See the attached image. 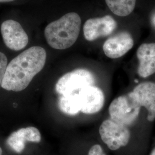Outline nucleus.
I'll use <instances>...</instances> for the list:
<instances>
[{
	"mask_svg": "<svg viewBox=\"0 0 155 155\" xmlns=\"http://www.w3.org/2000/svg\"><path fill=\"white\" fill-rule=\"evenodd\" d=\"M141 107L132 92H130L113 100L109 107V113L111 120L127 127L137 118Z\"/></svg>",
	"mask_w": 155,
	"mask_h": 155,
	"instance_id": "obj_3",
	"label": "nucleus"
},
{
	"mask_svg": "<svg viewBox=\"0 0 155 155\" xmlns=\"http://www.w3.org/2000/svg\"><path fill=\"white\" fill-rule=\"evenodd\" d=\"M81 112L95 114L99 112L105 104V95L101 89L94 85L84 87L78 91Z\"/></svg>",
	"mask_w": 155,
	"mask_h": 155,
	"instance_id": "obj_8",
	"label": "nucleus"
},
{
	"mask_svg": "<svg viewBox=\"0 0 155 155\" xmlns=\"http://www.w3.org/2000/svg\"><path fill=\"white\" fill-rule=\"evenodd\" d=\"M41 134L36 127L21 128L12 133L6 141L8 146L16 153H21L25 148V142L39 143Z\"/></svg>",
	"mask_w": 155,
	"mask_h": 155,
	"instance_id": "obj_11",
	"label": "nucleus"
},
{
	"mask_svg": "<svg viewBox=\"0 0 155 155\" xmlns=\"http://www.w3.org/2000/svg\"><path fill=\"white\" fill-rule=\"evenodd\" d=\"M46 58L45 50L39 46L23 51L8 64L1 87L15 92L26 89L45 67Z\"/></svg>",
	"mask_w": 155,
	"mask_h": 155,
	"instance_id": "obj_1",
	"label": "nucleus"
},
{
	"mask_svg": "<svg viewBox=\"0 0 155 155\" xmlns=\"http://www.w3.org/2000/svg\"><path fill=\"white\" fill-rule=\"evenodd\" d=\"M150 155H155V148L152 151V152H151Z\"/></svg>",
	"mask_w": 155,
	"mask_h": 155,
	"instance_id": "obj_18",
	"label": "nucleus"
},
{
	"mask_svg": "<svg viewBox=\"0 0 155 155\" xmlns=\"http://www.w3.org/2000/svg\"><path fill=\"white\" fill-rule=\"evenodd\" d=\"M1 32L5 45L11 50L20 51L28 45V35L16 21L8 20L2 22Z\"/></svg>",
	"mask_w": 155,
	"mask_h": 155,
	"instance_id": "obj_6",
	"label": "nucleus"
},
{
	"mask_svg": "<svg viewBox=\"0 0 155 155\" xmlns=\"http://www.w3.org/2000/svg\"><path fill=\"white\" fill-rule=\"evenodd\" d=\"M139 61L137 73L140 77L147 78L155 73V43H144L137 51Z\"/></svg>",
	"mask_w": 155,
	"mask_h": 155,
	"instance_id": "obj_12",
	"label": "nucleus"
},
{
	"mask_svg": "<svg viewBox=\"0 0 155 155\" xmlns=\"http://www.w3.org/2000/svg\"><path fill=\"white\" fill-rule=\"evenodd\" d=\"M116 27V21L111 16L106 15L87 20L83 26V33L85 39L92 41L110 35Z\"/></svg>",
	"mask_w": 155,
	"mask_h": 155,
	"instance_id": "obj_7",
	"label": "nucleus"
},
{
	"mask_svg": "<svg viewBox=\"0 0 155 155\" xmlns=\"http://www.w3.org/2000/svg\"><path fill=\"white\" fill-rule=\"evenodd\" d=\"M140 105L148 111L147 119L152 122L155 119V83L145 82L138 84L132 91Z\"/></svg>",
	"mask_w": 155,
	"mask_h": 155,
	"instance_id": "obj_10",
	"label": "nucleus"
},
{
	"mask_svg": "<svg viewBox=\"0 0 155 155\" xmlns=\"http://www.w3.org/2000/svg\"><path fill=\"white\" fill-rule=\"evenodd\" d=\"M81 25V19L77 13H67L45 27V35L47 42L56 50L68 48L76 42Z\"/></svg>",
	"mask_w": 155,
	"mask_h": 155,
	"instance_id": "obj_2",
	"label": "nucleus"
},
{
	"mask_svg": "<svg viewBox=\"0 0 155 155\" xmlns=\"http://www.w3.org/2000/svg\"><path fill=\"white\" fill-rule=\"evenodd\" d=\"M2 155V149L0 147V155Z\"/></svg>",
	"mask_w": 155,
	"mask_h": 155,
	"instance_id": "obj_19",
	"label": "nucleus"
},
{
	"mask_svg": "<svg viewBox=\"0 0 155 155\" xmlns=\"http://www.w3.org/2000/svg\"><path fill=\"white\" fill-rule=\"evenodd\" d=\"M99 132L103 142L111 150H116L127 145L130 137L127 127L111 119L106 120L101 124Z\"/></svg>",
	"mask_w": 155,
	"mask_h": 155,
	"instance_id": "obj_5",
	"label": "nucleus"
},
{
	"mask_svg": "<svg viewBox=\"0 0 155 155\" xmlns=\"http://www.w3.org/2000/svg\"><path fill=\"white\" fill-rule=\"evenodd\" d=\"M134 41L131 35L122 32L107 39L103 45L106 56L111 59H117L126 54L131 50Z\"/></svg>",
	"mask_w": 155,
	"mask_h": 155,
	"instance_id": "obj_9",
	"label": "nucleus"
},
{
	"mask_svg": "<svg viewBox=\"0 0 155 155\" xmlns=\"http://www.w3.org/2000/svg\"><path fill=\"white\" fill-rule=\"evenodd\" d=\"M94 75L86 69H77L63 75L56 84V91L61 95L77 92L84 87L93 85Z\"/></svg>",
	"mask_w": 155,
	"mask_h": 155,
	"instance_id": "obj_4",
	"label": "nucleus"
},
{
	"mask_svg": "<svg viewBox=\"0 0 155 155\" xmlns=\"http://www.w3.org/2000/svg\"><path fill=\"white\" fill-rule=\"evenodd\" d=\"M59 109L70 116H75L81 111V103L78 91L61 95L58 101Z\"/></svg>",
	"mask_w": 155,
	"mask_h": 155,
	"instance_id": "obj_13",
	"label": "nucleus"
},
{
	"mask_svg": "<svg viewBox=\"0 0 155 155\" xmlns=\"http://www.w3.org/2000/svg\"><path fill=\"white\" fill-rule=\"evenodd\" d=\"M87 155H106V154L100 145L95 144L91 147Z\"/></svg>",
	"mask_w": 155,
	"mask_h": 155,
	"instance_id": "obj_16",
	"label": "nucleus"
},
{
	"mask_svg": "<svg viewBox=\"0 0 155 155\" xmlns=\"http://www.w3.org/2000/svg\"><path fill=\"white\" fill-rule=\"evenodd\" d=\"M8 66V59L4 54L0 52V87L2 85L5 76L6 67Z\"/></svg>",
	"mask_w": 155,
	"mask_h": 155,
	"instance_id": "obj_15",
	"label": "nucleus"
},
{
	"mask_svg": "<svg viewBox=\"0 0 155 155\" xmlns=\"http://www.w3.org/2000/svg\"><path fill=\"white\" fill-rule=\"evenodd\" d=\"M111 11L118 16L129 15L133 11L136 0H105Z\"/></svg>",
	"mask_w": 155,
	"mask_h": 155,
	"instance_id": "obj_14",
	"label": "nucleus"
},
{
	"mask_svg": "<svg viewBox=\"0 0 155 155\" xmlns=\"http://www.w3.org/2000/svg\"><path fill=\"white\" fill-rule=\"evenodd\" d=\"M15 0H0V2H9Z\"/></svg>",
	"mask_w": 155,
	"mask_h": 155,
	"instance_id": "obj_17",
	"label": "nucleus"
}]
</instances>
